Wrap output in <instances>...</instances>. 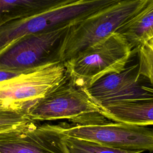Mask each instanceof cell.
Masks as SVG:
<instances>
[{
    "label": "cell",
    "mask_w": 153,
    "mask_h": 153,
    "mask_svg": "<svg viewBox=\"0 0 153 153\" xmlns=\"http://www.w3.org/2000/svg\"><path fill=\"white\" fill-rule=\"evenodd\" d=\"M133 54L126 38L115 32L63 63L68 76L87 89L101 78L123 71Z\"/></svg>",
    "instance_id": "6da1fadb"
},
{
    "label": "cell",
    "mask_w": 153,
    "mask_h": 153,
    "mask_svg": "<svg viewBox=\"0 0 153 153\" xmlns=\"http://www.w3.org/2000/svg\"><path fill=\"white\" fill-rule=\"evenodd\" d=\"M25 112L34 122L67 119L75 124L85 125L107 121L87 89L74 84L68 75L59 86Z\"/></svg>",
    "instance_id": "7a4b0ae2"
},
{
    "label": "cell",
    "mask_w": 153,
    "mask_h": 153,
    "mask_svg": "<svg viewBox=\"0 0 153 153\" xmlns=\"http://www.w3.org/2000/svg\"><path fill=\"white\" fill-rule=\"evenodd\" d=\"M148 1L121 0L69 26L60 50V60L67 61L117 32L138 14Z\"/></svg>",
    "instance_id": "3957f363"
},
{
    "label": "cell",
    "mask_w": 153,
    "mask_h": 153,
    "mask_svg": "<svg viewBox=\"0 0 153 153\" xmlns=\"http://www.w3.org/2000/svg\"><path fill=\"white\" fill-rule=\"evenodd\" d=\"M121 0H79L53 8L0 27V55L24 37L74 25Z\"/></svg>",
    "instance_id": "277c9868"
},
{
    "label": "cell",
    "mask_w": 153,
    "mask_h": 153,
    "mask_svg": "<svg viewBox=\"0 0 153 153\" xmlns=\"http://www.w3.org/2000/svg\"><path fill=\"white\" fill-rule=\"evenodd\" d=\"M62 61L50 62L0 82V103L25 110L59 86L66 78Z\"/></svg>",
    "instance_id": "5b68a950"
},
{
    "label": "cell",
    "mask_w": 153,
    "mask_h": 153,
    "mask_svg": "<svg viewBox=\"0 0 153 153\" xmlns=\"http://www.w3.org/2000/svg\"><path fill=\"white\" fill-rule=\"evenodd\" d=\"M69 27L52 29L23 38L0 55V69L24 72L61 61L60 50Z\"/></svg>",
    "instance_id": "8992f818"
},
{
    "label": "cell",
    "mask_w": 153,
    "mask_h": 153,
    "mask_svg": "<svg viewBox=\"0 0 153 153\" xmlns=\"http://www.w3.org/2000/svg\"><path fill=\"white\" fill-rule=\"evenodd\" d=\"M69 137L95 142L103 145L128 151H153V128L108 121L94 124H61Z\"/></svg>",
    "instance_id": "52a82bcc"
},
{
    "label": "cell",
    "mask_w": 153,
    "mask_h": 153,
    "mask_svg": "<svg viewBox=\"0 0 153 153\" xmlns=\"http://www.w3.org/2000/svg\"><path fill=\"white\" fill-rule=\"evenodd\" d=\"M87 91L100 108L153 98V84L139 75L137 63L101 78Z\"/></svg>",
    "instance_id": "ba28073f"
},
{
    "label": "cell",
    "mask_w": 153,
    "mask_h": 153,
    "mask_svg": "<svg viewBox=\"0 0 153 153\" xmlns=\"http://www.w3.org/2000/svg\"><path fill=\"white\" fill-rule=\"evenodd\" d=\"M61 124L32 122L0 133V153H69Z\"/></svg>",
    "instance_id": "9c48e42d"
},
{
    "label": "cell",
    "mask_w": 153,
    "mask_h": 153,
    "mask_svg": "<svg viewBox=\"0 0 153 153\" xmlns=\"http://www.w3.org/2000/svg\"><path fill=\"white\" fill-rule=\"evenodd\" d=\"M108 120L140 126L153 125V98L100 108Z\"/></svg>",
    "instance_id": "30bf717a"
},
{
    "label": "cell",
    "mask_w": 153,
    "mask_h": 153,
    "mask_svg": "<svg viewBox=\"0 0 153 153\" xmlns=\"http://www.w3.org/2000/svg\"><path fill=\"white\" fill-rule=\"evenodd\" d=\"M79 0H0V27L38 13Z\"/></svg>",
    "instance_id": "8fae6325"
},
{
    "label": "cell",
    "mask_w": 153,
    "mask_h": 153,
    "mask_svg": "<svg viewBox=\"0 0 153 153\" xmlns=\"http://www.w3.org/2000/svg\"><path fill=\"white\" fill-rule=\"evenodd\" d=\"M117 32L126 38L134 51L153 38V0H148L145 7Z\"/></svg>",
    "instance_id": "7c38bea8"
},
{
    "label": "cell",
    "mask_w": 153,
    "mask_h": 153,
    "mask_svg": "<svg viewBox=\"0 0 153 153\" xmlns=\"http://www.w3.org/2000/svg\"><path fill=\"white\" fill-rule=\"evenodd\" d=\"M65 141L69 153H142L140 151H128L106 146L99 143L65 136Z\"/></svg>",
    "instance_id": "4fadbf2b"
},
{
    "label": "cell",
    "mask_w": 153,
    "mask_h": 153,
    "mask_svg": "<svg viewBox=\"0 0 153 153\" xmlns=\"http://www.w3.org/2000/svg\"><path fill=\"white\" fill-rule=\"evenodd\" d=\"M134 53L137 56L139 75L153 84V38L137 47Z\"/></svg>",
    "instance_id": "5bb4252c"
},
{
    "label": "cell",
    "mask_w": 153,
    "mask_h": 153,
    "mask_svg": "<svg viewBox=\"0 0 153 153\" xmlns=\"http://www.w3.org/2000/svg\"><path fill=\"white\" fill-rule=\"evenodd\" d=\"M32 121L23 110L9 109L0 111V133L26 125Z\"/></svg>",
    "instance_id": "9a60e30c"
},
{
    "label": "cell",
    "mask_w": 153,
    "mask_h": 153,
    "mask_svg": "<svg viewBox=\"0 0 153 153\" xmlns=\"http://www.w3.org/2000/svg\"><path fill=\"white\" fill-rule=\"evenodd\" d=\"M23 72L14 71H10V70L0 69V82L11 79L15 76H17Z\"/></svg>",
    "instance_id": "2e32d148"
},
{
    "label": "cell",
    "mask_w": 153,
    "mask_h": 153,
    "mask_svg": "<svg viewBox=\"0 0 153 153\" xmlns=\"http://www.w3.org/2000/svg\"><path fill=\"white\" fill-rule=\"evenodd\" d=\"M9 109H14L10 108V107L0 103V111H6V110H9ZM16 110H17V109H16Z\"/></svg>",
    "instance_id": "e0dca14e"
}]
</instances>
